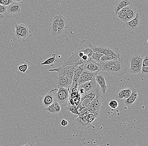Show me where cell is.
Returning a JSON list of instances; mask_svg holds the SVG:
<instances>
[{"label":"cell","mask_w":148,"mask_h":146,"mask_svg":"<svg viewBox=\"0 0 148 146\" xmlns=\"http://www.w3.org/2000/svg\"><path fill=\"white\" fill-rule=\"evenodd\" d=\"M75 123L78 129L82 130H88L92 125V123L89 122L83 116H79L76 119Z\"/></svg>","instance_id":"cell-13"},{"label":"cell","mask_w":148,"mask_h":146,"mask_svg":"<svg viewBox=\"0 0 148 146\" xmlns=\"http://www.w3.org/2000/svg\"><path fill=\"white\" fill-rule=\"evenodd\" d=\"M127 21H129L135 18L138 11L136 7L132 4L127 6Z\"/></svg>","instance_id":"cell-20"},{"label":"cell","mask_w":148,"mask_h":146,"mask_svg":"<svg viewBox=\"0 0 148 146\" xmlns=\"http://www.w3.org/2000/svg\"><path fill=\"white\" fill-rule=\"evenodd\" d=\"M72 80L58 74L56 78V84L58 88L62 87L69 89L72 86Z\"/></svg>","instance_id":"cell-11"},{"label":"cell","mask_w":148,"mask_h":146,"mask_svg":"<svg viewBox=\"0 0 148 146\" xmlns=\"http://www.w3.org/2000/svg\"><path fill=\"white\" fill-rule=\"evenodd\" d=\"M68 122L65 119H63L62 120L61 122V125L62 126H63V127H65L66 125H68Z\"/></svg>","instance_id":"cell-43"},{"label":"cell","mask_w":148,"mask_h":146,"mask_svg":"<svg viewBox=\"0 0 148 146\" xmlns=\"http://www.w3.org/2000/svg\"><path fill=\"white\" fill-rule=\"evenodd\" d=\"M69 89L60 87L57 90L56 95V101L60 104H64L69 100L70 98Z\"/></svg>","instance_id":"cell-8"},{"label":"cell","mask_w":148,"mask_h":146,"mask_svg":"<svg viewBox=\"0 0 148 146\" xmlns=\"http://www.w3.org/2000/svg\"><path fill=\"white\" fill-rule=\"evenodd\" d=\"M46 110L49 114H56L55 109H54L53 103L52 104L50 105V106H49V107H47V108H46Z\"/></svg>","instance_id":"cell-35"},{"label":"cell","mask_w":148,"mask_h":146,"mask_svg":"<svg viewBox=\"0 0 148 146\" xmlns=\"http://www.w3.org/2000/svg\"><path fill=\"white\" fill-rule=\"evenodd\" d=\"M96 82L97 83L100 87L102 92L103 94L106 93L107 90L106 80L103 75L98 73L95 77Z\"/></svg>","instance_id":"cell-16"},{"label":"cell","mask_w":148,"mask_h":146,"mask_svg":"<svg viewBox=\"0 0 148 146\" xmlns=\"http://www.w3.org/2000/svg\"><path fill=\"white\" fill-rule=\"evenodd\" d=\"M131 4V3L129 0H119L114 8V12L115 15H117V13L120 9L127 7Z\"/></svg>","instance_id":"cell-22"},{"label":"cell","mask_w":148,"mask_h":146,"mask_svg":"<svg viewBox=\"0 0 148 146\" xmlns=\"http://www.w3.org/2000/svg\"><path fill=\"white\" fill-rule=\"evenodd\" d=\"M98 73H92L88 71L83 70L81 75L79 78L77 82V87L81 84L91 81L92 79L95 78L96 75Z\"/></svg>","instance_id":"cell-10"},{"label":"cell","mask_w":148,"mask_h":146,"mask_svg":"<svg viewBox=\"0 0 148 146\" xmlns=\"http://www.w3.org/2000/svg\"><path fill=\"white\" fill-rule=\"evenodd\" d=\"M138 96V92L136 89H132L131 95L127 99L125 100V104L127 107L131 106L135 103Z\"/></svg>","instance_id":"cell-19"},{"label":"cell","mask_w":148,"mask_h":146,"mask_svg":"<svg viewBox=\"0 0 148 146\" xmlns=\"http://www.w3.org/2000/svg\"><path fill=\"white\" fill-rule=\"evenodd\" d=\"M23 146H29V144H26V145H23Z\"/></svg>","instance_id":"cell-47"},{"label":"cell","mask_w":148,"mask_h":146,"mask_svg":"<svg viewBox=\"0 0 148 146\" xmlns=\"http://www.w3.org/2000/svg\"><path fill=\"white\" fill-rule=\"evenodd\" d=\"M57 90L58 89H52L44 95L42 99V104L44 108H46L55 102Z\"/></svg>","instance_id":"cell-9"},{"label":"cell","mask_w":148,"mask_h":146,"mask_svg":"<svg viewBox=\"0 0 148 146\" xmlns=\"http://www.w3.org/2000/svg\"><path fill=\"white\" fill-rule=\"evenodd\" d=\"M77 66H62L56 68L51 69L49 70V71L51 72L55 71L61 76L72 80L74 71Z\"/></svg>","instance_id":"cell-4"},{"label":"cell","mask_w":148,"mask_h":146,"mask_svg":"<svg viewBox=\"0 0 148 146\" xmlns=\"http://www.w3.org/2000/svg\"><path fill=\"white\" fill-rule=\"evenodd\" d=\"M127 7H125L120 9L116 15L118 18L125 23L127 22Z\"/></svg>","instance_id":"cell-24"},{"label":"cell","mask_w":148,"mask_h":146,"mask_svg":"<svg viewBox=\"0 0 148 146\" xmlns=\"http://www.w3.org/2000/svg\"><path fill=\"white\" fill-rule=\"evenodd\" d=\"M24 25L25 24L23 23H21L19 24H16L15 25L14 27L15 29L14 32L15 36L16 38L18 39H19L20 34L22 32V29H23Z\"/></svg>","instance_id":"cell-27"},{"label":"cell","mask_w":148,"mask_h":146,"mask_svg":"<svg viewBox=\"0 0 148 146\" xmlns=\"http://www.w3.org/2000/svg\"><path fill=\"white\" fill-rule=\"evenodd\" d=\"M13 2V0H0V5L7 6Z\"/></svg>","instance_id":"cell-37"},{"label":"cell","mask_w":148,"mask_h":146,"mask_svg":"<svg viewBox=\"0 0 148 146\" xmlns=\"http://www.w3.org/2000/svg\"><path fill=\"white\" fill-rule=\"evenodd\" d=\"M29 34V31L28 28L26 25H24V26L22 29V32L20 34L19 40H24L26 39Z\"/></svg>","instance_id":"cell-28"},{"label":"cell","mask_w":148,"mask_h":146,"mask_svg":"<svg viewBox=\"0 0 148 146\" xmlns=\"http://www.w3.org/2000/svg\"><path fill=\"white\" fill-rule=\"evenodd\" d=\"M93 53H100L106 55L111 56L117 58L120 57L119 49L116 47H108L103 46H94L92 47Z\"/></svg>","instance_id":"cell-3"},{"label":"cell","mask_w":148,"mask_h":146,"mask_svg":"<svg viewBox=\"0 0 148 146\" xmlns=\"http://www.w3.org/2000/svg\"><path fill=\"white\" fill-rule=\"evenodd\" d=\"M21 11V6L20 3L14 2L7 6L6 13L11 15H16L20 13Z\"/></svg>","instance_id":"cell-17"},{"label":"cell","mask_w":148,"mask_h":146,"mask_svg":"<svg viewBox=\"0 0 148 146\" xmlns=\"http://www.w3.org/2000/svg\"><path fill=\"white\" fill-rule=\"evenodd\" d=\"M125 88H124L121 90H118L116 93V98L118 100H120L121 99L124 98V92Z\"/></svg>","instance_id":"cell-32"},{"label":"cell","mask_w":148,"mask_h":146,"mask_svg":"<svg viewBox=\"0 0 148 146\" xmlns=\"http://www.w3.org/2000/svg\"><path fill=\"white\" fill-rule=\"evenodd\" d=\"M83 65H84V64L78 65V66L75 70L73 79H72L73 84H72V86H71L69 90H71V89H73H73H77V82H78L79 78V77L81 75L82 72H83Z\"/></svg>","instance_id":"cell-14"},{"label":"cell","mask_w":148,"mask_h":146,"mask_svg":"<svg viewBox=\"0 0 148 146\" xmlns=\"http://www.w3.org/2000/svg\"><path fill=\"white\" fill-rule=\"evenodd\" d=\"M30 63L28 60H26L25 61H24L22 63V64L18 66V71L20 72L23 73H25L26 71H27L29 66V64Z\"/></svg>","instance_id":"cell-29"},{"label":"cell","mask_w":148,"mask_h":146,"mask_svg":"<svg viewBox=\"0 0 148 146\" xmlns=\"http://www.w3.org/2000/svg\"><path fill=\"white\" fill-rule=\"evenodd\" d=\"M109 106L111 108L115 109L118 107V103L116 100H112L109 103Z\"/></svg>","instance_id":"cell-38"},{"label":"cell","mask_w":148,"mask_h":146,"mask_svg":"<svg viewBox=\"0 0 148 146\" xmlns=\"http://www.w3.org/2000/svg\"><path fill=\"white\" fill-rule=\"evenodd\" d=\"M103 54L100 53H93L91 56V60L94 62L97 63H99V60L102 56L103 55Z\"/></svg>","instance_id":"cell-30"},{"label":"cell","mask_w":148,"mask_h":146,"mask_svg":"<svg viewBox=\"0 0 148 146\" xmlns=\"http://www.w3.org/2000/svg\"><path fill=\"white\" fill-rule=\"evenodd\" d=\"M148 66V57L147 55L143 57L142 62V66Z\"/></svg>","instance_id":"cell-41"},{"label":"cell","mask_w":148,"mask_h":146,"mask_svg":"<svg viewBox=\"0 0 148 146\" xmlns=\"http://www.w3.org/2000/svg\"><path fill=\"white\" fill-rule=\"evenodd\" d=\"M28 144H29V146H37L34 142H28Z\"/></svg>","instance_id":"cell-44"},{"label":"cell","mask_w":148,"mask_h":146,"mask_svg":"<svg viewBox=\"0 0 148 146\" xmlns=\"http://www.w3.org/2000/svg\"><path fill=\"white\" fill-rule=\"evenodd\" d=\"M140 72L143 74L147 75L148 74V66H141Z\"/></svg>","instance_id":"cell-42"},{"label":"cell","mask_w":148,"mask_h":146,"mask_svg":"<svg viewBox=\"0 0 148 146\" xmlns=\"http://www.w3.org/2000/svg\"><path fill=\"white\" fill-rule=\"evenodd\" d=\"M143 57H144L143 56L138 54H135L130 56L129 57L130 64H134V65L142 66V62Z\"/></svg>","instance_id":"cell-21"},{"label":"cell","mask_w":148,"mask_h":146,"mask_svg":"<svg viewBox=\"0 0 148 146\" xmlns=\"http://www.w3.org/2000/svg\"><path fill=\"white\" fill-rule=\"evenodd\" d=\"M93 45L86 40L81 41L76 50L71 56L64 62L62 66H78L91 60Z\"/></svg>","instance_id":"cell-1"},{"label":"cell","mask_w":148,"mask_h":146,"mask_svg":"<svg viewBox=\"0 0 148 146\" xmlns=\"http://www.w3.org/2000/svg\"><path fill=\"white\" fill-rule=\"evenodd\" d=\"M141 66L134 64H130L129 69H127V73L131 74H136L140 72Z\"/></svg>","instance_id":"cell-25"},{"label":"cell","mask_w":148,"mask_h":146,"mask_svg":"<svg viewBox=\"0 0 148 146\" xmlns=\"http://www.w3.org/2000/svg\"><path fill=\"white\" fill-rule=\"evenodd\" d=\"M7 6L0 5V14L3 15L7 12Z\"/></svg>","instance_id":"cell-40"},{"label":"cell","mask_w":148,"mask_h":146,"mask_svg":"<svg viewBox=\"0 0 148 146\" xmlns=\"http://www.w3.org/2000/svg\"><path fill=\"white\" fill-rule=\"evenodd\" d=\"M83 70L92 73H98L100 71L99 63L94 62L92 60L84 64Z\"/></svg>","instance_id":"cell-12"},{"label":"cell","mask_w":148,"mask_h":146,"mask_svg":"<svg viewBox=\"0 0 148 146\" xmlns=\"http://www.w3.org/2000/svg\"><path fill=\"white\" fill-rule=\"evenodd\" d=\"M118 59L116 57H114L111 56L106 55H103L100 58V63L101 62H104V61H108V60H115Z\"/></svg>","instance_id":"cell-33"},{"label":"cell","mask_w":148,"mask_h":146,"mask_svg":"<svg viewBox=\"0 0 148 146\" xmlns=\"http://www.w3.org/2000/svg\"><path fill=\"white\" fill-rule=\"evenodd\" d=\"M83 117H84L86 119V120H87L90 123H92L96 118L95 115L92 113H89V114H86V115L83 116Z\"/></svg>","instance_id":"cell-34"},{"label":"cell","mask_w":148,"mask_h":146,"mask_svg":"<svg viewBox=\"0 0 148 146\" xmlns=\"http://www.w3.org/2000/svg\"><path fill=\"white\" fill-rule=\"evenodd\" d=\"M65 108L68 111L71 112L73 114H76V115H79L77 109V107L76 106L68 104L66 107Z\"/></svg>","instance_id":"cell-31"},{"label":"cell","mask_w":148,"mask_h":146,"mask_svg":"<svg viewBox=\"0 0 148 146\" xmlns=\"http://www.w3.org/2000/svg\"><path fill=\"white\" fill-rule=\"evenodd\" d=\"M99 88V86L97 85V87L94 89L88 92L87 93L81 97V100L79 104L83 108L86 107L88 105L91 103L93 99L96 97L97 90Z\"/></svg>","instance_id":"cell-6"},{"label":"cell","mask_w":148,"mask_h":146,"mask_svg":"<svg viewBox=\"0 0 148 146\" xmlns=\"http://www.w3.org/2000/svg\"><path fill=\"white\" fill-rule=\"evenodd\" d=\"M23 0H13L14 2H15L20 3Z\"/></svg>","instance_id":"cell-46"},{"label":"cell","mask_w":148,"mask_h":146,"mask_svg":"<svg viewBox=\"0 0 148 146\" xmlns=\"http://www.w3.org/2000/svg\"><path fill=\"white\" fill-rule=\"evenodd\" d=\"M3 18H4V15H1V14H0V21L2 20L3 19Z\"/></svg>","instance_id":"cell-45"},{"label":"cell","mask_w":148,"mask_h":146,"mask_svg":"<svg viewBox=\"0 0 148 146\" xmlns=\"http://www.w3.org/2000/svg\"><path fill=\"white\" fill-rule=\"evenodd\" d=\"M56 55L54 54L52 55L51 57H50L49 59L46 60L44 62H42L41 64V66H44V65H50L51 66H53L54 65L56 62L57 61L56 58Z\"/></svg>","instance_id":"cell-26"},{"label":"cell","mask_w":148,"mask_h":146,"mask_svg":"<svg viewBox=\"0 0 148 146\" xmlns=\"http://www.w3.org/2000/svg\"><path fill=\"white\" fill-rule=\"evenodd\" d=\"M132 89L133 88H125L124 98H125V99H126L130 96V95H131V93H132Z\"/></svg>","instance_id":"cell-36"},{"label":"cell","mask_w":148,"mask_h":146,"mask_svg":"<svg viewBox=\"0 0 148 146\" xmlns=\"http://www.w3.org/2000/svg\"><path fill=\"white\" fill-rule=\"evenodd\" d=\"M59 15L55 16L53 19L51 26V33L53 37L56 36V33L58 30V25H59Z\"/></svg>","instance_id":"cell-23"},{"label":"cell","mask_w":148,"mask_h":146,"mask_svg":"<svg viewBox=\"0 0 148 146\" xmlns=\"http://www.w3.org/2000/svg\"><path fill=\"white\" fill-rule=\"evenodd\" d=\"M140 23V17L138 12L137 13L135 18L130 21L125 23V26L130 30H135L138 27Z\"/></svg>","instance_id":"cell-15"},{"label":"cell","mask_w":148,"mask_h":146,"mask_svg":"<svg viewBox=\"0 0 148 146\" xmlns=\"http://www.w3.org/2000/svg\"><path fill=\"white\" fill-rule=\"evenodd\" d=\"M53 105H54L56 112V114H58L61 111V106H60V104L58 103L57 101H55L53 103Z\"/></svg>","instance_id":"cell-39"},{"label":"cell","mask_w":148,"mask_h":146,"mask_svg":"<svg viewBox=\"0 0 148 146\" xmlns=\"http://www.w3.org/2000/svg\"><path fill=\"white\" fill-rule=\"evenodd\" d=\"M59 22L58 25V30L56 33V36L61 35L63 33L65 29L68 27V23L66 18L62 15H59Z\"/></svg>","instance_id":"cell-18"},{"label":"cell","mask_w":148,"mask_h":146,"mask_svg":"<svg viewBox=\"0 0 148 146\" xmlns=\"http://www.w3.org/2000/svg\"><path fill=\"white\" fill-rule=\"evenodd\" d=\"M98 84L96 82L95 78L90 81L88 82L79 85L77 88V91L80 96L84 95L88 92L94 89Z\"/></svg>","instance_id":"cell-7"},{"label":"cell","mask_w":148,"mask_h":146,"mask_svg":"<svg viewBox=\"0 0 148 146\" xmlns=\"http://www.w3.org/2000/svg\"><path fill=\"white\" fill-rule=\"evenodd\" d=\"M90 104L92 105L93 108V114L95 115V118H97L99 116L101 111L102 109L101 95L100 88L97 90L96 97L91 101Z\"/></svg>","instance_id":"cell-5"},{"label":"cell","mask_w":148,"mask_h":146,"mask_svg":"<svg viewBox=\"0 0 148 146\" xmlns=\"http://www.w3.org/2000/svg\"><path fill=\"white\" fill-rule=\"evenodd\" d=\"M99 64L100 71L107 72L118 77L123 76L127 73L128 69L121 57L101 62Z\"/></svg>","instance_id":"cell-2"}]
</instances>
